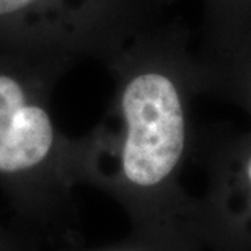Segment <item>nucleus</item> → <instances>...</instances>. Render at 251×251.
<instances>
[{"instance_id":"39448f33","label":"nucleus","mask_w":251,"mask_h":251,"mask_svg":"<svg viewBox=\"0 0 251 251\" xmlns=\"http://www.w3.org/2000/svg\"><path fill=\"white\" fill-rule=\"evenodd\" d=\"M251 48V0H202L201 59H225Z\"/></svg>"},{"instance_id":"f257e3e1","label":"nucleus","mask_w":251,"mask_h":251,"mask_svg":"<svg viewBox=\"0 0 251 251\" xmlns=\"http://www.w3.org/2000/svg\"><path fill=\"white\" fill-rule=\"evenodd\" d=\"M104 65L113 97L101 123L82 135L83 184L111 196L132 232L204 247L198 198L181 183L193 150L189 104L201 93L186 29L157 20Z\"/></svg>"},{"instance_id":"6e6552de","label":"nucleus","mask_w":251,"mask_h":251,"mask_svg":"<svg viewBox=\"0 0 251 251\" xmlns=\"http://www.w3.org/2000/svg\"><path fill=\"white\" fill-rule=\"evenodd\" d=\"M0 251H34V248L22 237H17L0 227Z\"/></svg>"},{"instance_id":"f03ea898","label":"nucleus","mask_w":251,"mask_h":251,"mask_svg":"<svg viewBox=\"0 0 251 251\" xmlns=\"http://www.w3.org/2000/svg\"><path fill=\"white\" fill-rule=\"evenodd\" d=\"M74 62L0 51V193L29 238L74 243V188L83 184L82 137L57 127L51 95Z\"/></svg>"},{"instance_id":"0eeeda50","label":"nucleus","mask_w":251,"mask_h":251,"mask_svg":"<svg viewBox=\"0 0 251 251\" xmlns=\"http://www.w3.org/2000/svg\"><path fill=\"white\" fill-rule=\"evenodd\" d=\"M199 245L186 240L178 238H167V237H153V235H145L132 232L123 242L106 245L100 248H83L78 247L77 242L62 245V247L54 248L56 251H201Z\"/></svg>"},{"instance_id":"423d86ee","label":"nucleus","mask_w":251,"mask_h":251,"mask_svg":"<svg viewBox=\"0 0 251 251\" xmlns=\"http://www.w3.org/2000/svg\"><path fill=\"white\" fill-rule=\"evenodd\" d=\"M198 59L201 93L228 100L251 118V48L225 59Z\"/></svg>"},{"instance_id":"20e7f679","label":"nucleus","mask_w":251,"mask_h":251,"mask_svg":"<svg viewBox=\"0 0 251 251\" xmlns=\"http://www.w3.org/2000/svg\"><path fill=\"white\" fill-rule=\"evenodd\" d=\"M209 183L198 198L204 247L251 251V132L224 139L207 155Z\"/></svg>"},{"instance_id":"7ed1b4c3","label":"nucleus","mask_w":251,"mask_h":251,"mask_svg":"<svg viewBox=\"0 0 251 251\" xmlns=\"http://www.w3.org/2000/svg\"><path fill=\"white\" fill-rule=\"evenodd\" d=\"M160 0H0V51L103 64L158 20Z\"/></svg>"}]
</instances>
